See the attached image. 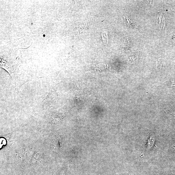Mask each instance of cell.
Returning a JSON list of instances; mask_svg holds the SVG:
<instances>
[{
  "label": "cell",
  "instance_id": "obj_1",
  "mask_svg": "<svg viewBox=\"0 0 175 175\" xmlns=\"http://www.w3.org/2000/svg\"><path fill=\"white\" fill-rule=\"evenodd\" d=\"M54 93L53 90L51 88L46 97L43 100L42 104L46 106H51L52 104Z\"/></svg>",
  "mask_w": 175,
  "mask_h": 175
},
{
  "label": "cell",
  "instance_id": "obj_2",
  "mask_svg": "<svg viewBox=\"0 0 175 175\" xmlns=\"http://www.w3.org/2000/svg\"><path fill=\"white\" fill-rule=\"evenodd\" d=\"M158 19L157 20V22H158V24L159 25V26L161 28H164V26H165V23L164 22V18L162 17L161 14H160L159 17L158 16L157 17Z\"/></svg>",
  "mask_w": 175,
  "mask_h": 175
},
{
  "label": "cell",
  "instance_id": "obj_3",
  "mask_svg": "<svg viewBox=\"0 0 175 175\" xmlns=\"http://www.w3.org/2000/svg\"><path fill=\"white\" fill-rule=\"evenodd\" d=\"M162 64V62L161 61V59H160V60L159 61L158 63V65L157 67L158 69H160V68L161 67V65Z\"/></svg>",
  "mask_w": 175,
  "mask_h": 175
},
{
  "label": "cell",
  "instance_id": "obj_4",
  "mask_svg": "<svg viewBox=\"0 0 175 175\" xmlns=\"http://www.w3.org/2000/svg\"><path fill=\"white\" fill-rule=\"evenodd\" d=\"M43 36L44 37H45V35H43Z\"/></svg>",
  "mask_w": 175,
  "mask_h": 175
},
{
  "label": "cell",
  "instance_id": "obj_5",
  "mask_svg": "<svg viewBox=\"0 0 175 175\" xmlns=\"http://www.w3.org/2000/svg\"><path fill=\"white\" fill-rule=\"evenodd\" d=\"M31 24H32V25H33V23H31Z\"/></svg>",
  "mask_w": 175,
  "mask_h": 175
}]
</instances>
